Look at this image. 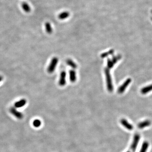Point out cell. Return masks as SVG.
<instances>
[{"instance_id": "cell-13", "label": "cell", "mask_w": 152, "mask_h": 152, "mask_svg": "<svg viewBox=\"0 0 152 152\" xmlns=\"http://www.w3.org/2000/svg\"><path fill=\"white\" fill-rule=\"evenodd\" d=\"M66 64L72 67L73 69H75L77 68V65L74 61H72L71 59H68L66 61Z\"/></svg>"}, {"instance_id": "cell-17", "label": "cell", "mask_w": 152, "mask_h": 152, "mask_svg": "<svg viewBox=\"0 0 152 152\" xmlns=\"http://www.w3.org/2000/svg\"><path fill=\"white\" fill-rule=\"evenodd\" d=\"M26 103V101L25 100H23L20 101H18L16 102L15 104V106L17 108L21 107L22 106H24Z\"/></svg>"}, {"instance_id": "cell-9", "label": "cell", "mask_w": 152, "mask_h": 152, "mask_svg": "<svg viewBox=\"0 0 152 152\" xmlns=\"http://www.w3.org/2000/svg\"><path fill=\"white\" fill-rule=\"evenodd\" d=\"M149 147V142L147 141H145L142 144L139 152H147Z\"/></svg>"}, {"instance_id": "cell-6", "label": "cell", "mask_w": 152, "mask_h": 152, "mask_svg": "<svg viewBox=\"0 0 152 152\" xmlns=\"http://www.w3.org/2000/svg\"><path fill=\"white\" fill-rule=\"evenodd\" d=\"M151 121L149 120H145L144 121H142L138 123L137 127L138 128L140 129H143L145 128H146L148 127L151 126Z\"/></svg>"}, {"instance_id": "cell-2", "label": "cell", "mask_w": 152, "mask_h": 152, "mask_svg": "<svg viewBox=\"0 0 152 152\" xmlns=\"http://www.w3.org/2000/svg\"><path fill=\"white\" fill-rule=\"evenodd\" d=\"M104 72L106 77V85L108 90L110 92H112L113 90V85L112 82L111 76L110 74L109 69L107 68H105Z\"/></svg>"}, {"instance_id": "cell-1", "label": "cell", "mask_w": 152, "mask_h": 152, "mask_svg": "<svg viewBox=\"0 0 152 152\" xmlns=\"http://www.w3.org/2000/svg\"><path fill=\"white\" fill-rule=\"evenodd\" d=\"M140 135L139 134H136L134 135L130 147L129 151H130V152H136V150L137 148L138 144L140 140Z\"/></svg>"}, {"instance_id": "cell-8", "label": "cell", "mask_w": 152, "mask_h": 152, "mask_svg": "<svg viewBox=\"0 0 152 152\" xmlns=\"http://www.w3.org/2000/svg\"><path fill=\"white\" fill-rule=\"evenodd\" d=\"M131 80L130 79H128L126 81V82H124L122 85L119 87L118 89V93H123L124 91L125 90L128 85H129V83L131 82Z\"/></svg>"}, {"instance_id": "cell-5", "label": "cell", "mask_w": 152, "mask_h": 152, "mask_svg": "<svg viewBox=\"0 0 152 152\" xmlns=\"http://www.w3.org/2000/svg\"><path fill=\"white\" fill-rule=\"evenodd\" d=\"M120 57L119 56H115L113 57V58L112 59H108L107 60V68L108 69H111L112 67L114 65V64L118 62V61L120 59Z\"/></svg>"}, {"instance_id": "cell-3", "label": "cell", "mask_w": 152, "mask_h": 152, "mask_svg": "<svg viewBox=\"0 0 152 152\" xmlns=\"http://www.w3.org/2000/svg\"><path fill=\"white\" fill-rule=\"evenodd\" d=\"M58 59L57 57H54L51 61L50 63L48 68V71L49 73H52L56 69V67L57 65Z\"/></svg>"}, {"instance_id": "cell-11", "label": "cell", "mask_w": 152, "mask_h": 152, "mask_svg": "<svg viewBox=\"0 0 152 152\" xmlns=\"http://www.w3.org/2000/svg\"><path fill=\"white\" fill-rule=\"evenodd\" d=\"M69 79L72 82H74L77 80L76 73L74 69L69 71Z\"/></svg>"}, {"instance_id": "cell-18", "label": "cell", "mask_w": 152, "mask_h": 152, "mask_svg": "<svg viewBox=\"0 0 152 152\" xmlns=\"http://www.w3.org/2000/svg\"><path fill=\"white\" fill-rule=\"evenodd\" d=\"M33 126H34L35 127L38 128L41 126V123L39 120L36 119L33 121Z\"/></svg>"}, {"instance_id": "cell-4", "label": "cell", "mask_w": 152, "mask_h": 152, "mask_svg": "<svg viewBox=\"0 0 152 152\" xmlns=\"http://www.w3.org/2000/svg\"><path fill=\"white\" fill-rule=\"evenodd\" d=\"M120 123L123 127L128 131H132L134 129V126L131 123H129L127 120L125 119H122L120 120Z\"/></svg>"}, {"instance_id": "cell-16", "label": "cell", "mask_w": 152, "mask_h": 152, "mask_svg": "<svg viewBox=\"0 0 152 152\" xmlns=\"http://www.w3.org/2000/svg\"><path fill=\"white\" fill-rule=\"evenodd\" d=\"M22 8H23V10L26 12H29L31 10L29 5L26 3H23L22 4Z\"/></svg>"}, {"instance_id": "cell-20", "label": "cell", "mask_w": 152, "mask_h": 152, "mask_svg": "<svg viewBox=\"0 0 152 152\" xmlns=\"http://www.w3.org/2000/svg\"><path fill=\"white\" fill-rule=\"evenodd\" d=\"M126 152H130V151H129H129H126Z\"/></svg>"}, {"instance_id": "cell-14", "label": "cell", "mask_w": 152, "mask_h": 152, "mask_svg": "<svg viewBox=\"0 0 152 152\" xmlns=\"http://www.w3.org/2000/svg\"><path fill=\"white\" fill-rule=\"evenodd\" d=\"M152 90V85L149 86H147V87H144L141 90V93L142 94H145Z\"/></svg>"}, {"instance_id": "cell-10", "label": "cell", "mask_w": 152, "mask_h": 152, "mask_svg": "<svg viewBox=\"0 0 152 152\" xmlns=\"http://www.w3.org/2000/svg\"><path fill=\"white\" fill-rule=\"evenodd\" d=\"M10 112L12 113V114H13V115L16 117L17 118L19 119H22L23 118V115L21 112H19L16 111L14 108H12L10 110Z\"/></svg>"}, {"instance_id": "cell-12", "label": "cell", "mask_w": 152, "mask_h": 152, "mask_svg": "<svg viewBox=\"0 0 152 152\" xmlns=\"http://www.w3.org/2000/svg\"><path fill=\"white\" fill-rule=\"evenodd\" d=\"M70 15V14L69 12H64L61 13L58 16V18L60 20H65V19L68 18Z\"/></svg>"}, {"instance_id": "cell-15", "label": "cell", "mask_w": 152, "mask_h": 152, "mask_svg": "<svg viewBox=\"0 0 152 152\" xmlns=\"http://www.w3.org/2000/svg\"><path fill=\"white\" fill-rule=\"evenodd\" d=\"M45 29H46V32L49 33L50 34L52 33V26L49 23H46L45 24Z\"/></svg>"}, {"instance_id": "cell-7", "label": "cell", "mask_w": 152, "mask_h": 152, "mask_svg": "<svg viewBox=\"0 0 152 152\" xmlns=\"http://www.w3.org/2000/svg\"><path fill=\"white\" fill-rule=\"evenodd\" d=\"M66 74L65 71L61 72L60 77L59 79V85L61 86H64L66 84Z\"/></svg>"}, {"instance_id": "cell-19", "label": "cell", "mask_w": 152, "mask_h": 152, "mask_svg": "<svg viewBox=\"0 0 152 152\" xmlns=\"http://www.w3.org/2000/svg\"><path fill=\"white\" fill-rule=\"evenodd\" d=\"M113 53V51L112 50H110L109 52H104L101 55V57L102 58H104V57H106V56H109L110 54H112Z\"/></svg>"}]
</instances>
